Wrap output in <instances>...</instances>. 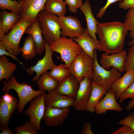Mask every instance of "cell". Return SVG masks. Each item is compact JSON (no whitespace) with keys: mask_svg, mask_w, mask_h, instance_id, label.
<instances>
[{"mask_svg":"<svg viewBox=\"0 0 134 134\" xmlns=\"http://www.w3.org/2000/svg\"><path fill=\"white\" fill-rule=\"evenodd\" d=\"M69 112V107L58 108L46 106L42 119L48 127L61 126L67 118Z\"/></svg>","mask_w":134,"mask_h":134,"instance_id":"cell-12","label":"cell"},{"mask_svg":"<svg viewBox=\"0 0 134 134\" xmlns=\"http://www.w3.org/2000/svg\"><path fill=\"white\" fill-rule=\"evenodd\" d=\"M19 100L6 92L0 97V130L8 128L11 117L14 111L18 108Z\"/></svg>","mask_w":134,"mask_h":134,"instance_id":"cell-9","label":"cell"},{"mask_svg":"<svg viewBox=\"0 0 134 134\" xmlns=\"http://www.w3.org/2000/svg\"><path fill=\"white\" fill-rule=\"evenodd\" d=\"M18 1L19 2V3H20L23 0H18Z\"/></svg>","mask_w":134,"mask_h":134,"instance_id":"cell-46","label":"cell"},{"mask_svg":"<svg viewBox=\"0 0 134 134\" xmlns=\"http://www.w3.org/2000/svg\"><path fill=\"white\" fill-rule=\"evenodd\" d=\"M92 88V78L84 77L79 83V87L72 106L77 111L84 110L89 100Z\"/></svg>","mask_w":134,"mask_h":134,"instance_id":"cell-13","label":"cell"},{"mask_svg":"<svg viewBox=\"0 0 134 134\" xmlns=\"http://www.w3.org/2000/svg\"><path fill=\"white\" fill-rule=\"evenodd\" d=\"M37 19L46 42L49 44L60 37L61 28L58 17L43 10L39 13Z\"/></svg>","mask_w":134,"mask_h":134,"instance_id":"cell-5","label":"cell"},{"mask_svg":"<svg viewBox=\"0 0 134 134\" xmlns=\"http://www.w3.org/2000/svg\"><path fill=\"white\" fill-rule=\"evenodd\" d=\"M32 22L27 18H20L10 31L0 41V44L4 46L9 53L17 57L21 52L19 43L26 29Z\"/></svg>","mask_w":134,"mask_h":134,"instance_id":"cell-2","label":"cell"},{"mask_svg":"<svg viewBox=\"0 0 134 134\" xmlns=\"http://www.w3.org/2000/svg\"><path fill=\"white\" fill-rule=\"evenodd\" d=\"M3 86L1 89L2 92H9L11 89L15 90L18 94L19 102L18 112L19 114L22 113L25 105L35 97L45 91L40 90H34L30 85L22 82L21 83L16 81L15 77L12 76L10 80H6L3 82Z\"/></svg>","mask_w":134,"mask_h":134,"instance_id":"cell-3","label":"cell"},{"mask_svg":"<svg viewBox=\"0 0 134 134\" xmlns=\"http://www.w3.org/2000/svg\"><path fill=\"white\" fill-rule=\"evenodd\" d=\"M134 98V81L129 87L120 96L119 102L122 103L126 99Z\"/></svg>","mask_w":134,"mask_h":134,"instance_id":"cell-35","label":"cell"},{"mask_svg":"<svg viewBox=\"0 0 134 134\" xmlns=\"http://www.w3.org/2000/svg\"><path fill=\"white\" fill-rule=\"evenodd\" d=\"M79 87V82L70 73L62 81L58 82L56 90L61 94L75 99Z\"/></svg>","mask_w":134,"mask_h":134,"instance_id":"cell-17","label":"cell"},{"mask_svg":"<svg viewBox=\"0 0 134 134\" xmlns=\"http://www.w3.org/2000/svg\"><path fill=\"white\" fill-rule=\"evenodd\" d=\"M47 0H23L20 3V18H27L33 22L37 20V15L43 10Z\"/></svg>","mask_w":134,"mask_h":134,"instance_id":"cell-15","label":"cell"},{"mask_svg":"<svg viewBox=\"0 0 134 134\" xmlns=\"http://www.w3.org/2000/svg\"><path fill=\"white\" fill-rule=\"evenodd\" d=\"M1 21L5 33H7L20 18V15L5 10H2L0 13Z\"/></svg>","mask_w":134,"mask_h":134,"instance_id":"cell-25","label":"cell"},{"mask_svg":"<svg viewBox=\"0 0 134 134\" xmlns=\"http://www.w3.org/2000/svg\"><path fill=\"white\" fill-rule=\"evenodd\" d=\"M53 52L60 54L62 62L65 63V67L68 68L76 56L82 50L79 45L72 38L61 37L49 44Z\"/></svg>","mask_w":134,"mask_h":134,"instance_id":"cell-4","label":"cell"},{"mask_svg":"<svg viewBox=\"0 0 134 134\" xmlns=\"http://www.w3.org/2000/svg\"><path fill=\"white\" fill-rule=\"evenodd\" d=\"M66 4L63 0H47L44 10L59 17H62L65 16L67 12Z\"/></svg>","mask_w":134,"mask_h":134,"instance_id":"cell-24","label":"cell"},{"mask_svg":"<svg viewBox=\"0 0 134 134\" xmlns=\"http://www.w3.org/2000/svg\"><path fill=\"white\" fill-rule=\"evenodd\" d=\"M73 39L85 53L94 59L95 50L101 51L98 43L89 35L86 29H85L84 32L81 35Z\"/></svg>","mask_w":134,"mask_h":134,"instance_id":"cell-21","label":"cell"},{"mask_svg":"<svg viewBox=\"0 0 134 134\" xmlns=\"http://www.w3.org/2000/svg\"><path fill=\"white\" fill-rule=\"evenodd\" d=\"M6 49L1 44H0V56L3 55H6L12 58L18 62L22 65V63L19 61L17 57H15L9 53Z\"/></svg>","mask_w":134,"mask_h":134,"instance_id":"cell-41","label":"cell"},{"mask_svg":"<svg viewBox=\"0 0 134 134\" xmlns=\"http://www.w3.org/2000/svg\"><path fill=\"white\" fill-rule=\"evenodd\" d=\"M118 125H126L132 128L134 131V113H131L126 117L119 121Z\"/></svg>","mask_w":134,"mask_h":134,"instance_id":"cell-36","label":"cell"},{"mask_svg":"<svg viewBox=\"0 0 134 134\" xmlns=\"http://www.w3.org/2000/svg\"><path fill=\"white\" fill-rule=\"evenodd\" d=\"M129 37L131 40L129 42L128 45L130 46H131L134 45V31H130Z\"/></svg>","mask_w":134,"mask_h":134,"instance_id":"cell-42","label":"cell"},{"mask_svg":"<svg viewBox=\"0 0 134 134\" xmlns=\"http://www.w3.org/2000/svg\"><path fill=\"white\" fill-rule=\"evenodd\" d=\"M45 51L43 58L39 60L35 65L28 67L27 69H26L27 72L31 74L34 72H36L35 76L32 79L34 82L37 81L43 73L51 69L56 65L52 58L53 52L50 48L49 44L46 42Z\"/></svg>","mask_w":134,"mask_h":134,"instance_id":"cell-11","label":"cell"},{"mask_svg":"<svg viewBox=\"0 0 134 134\" xmlns=\"http://www.w3.org/2000/svg\"><path fill=\"white\" fill-rule=\"evenodd\" d=\"M38 131L33 126L30 121H27L22 125L16 127L15 133L16 134H38Z\"/></svg>","mask_w":134,"mask_h":134,"instance_id":"cell-32","label":"cell"},{"mask_svg":"<svg viewBox=\"0 0 134 134\" xmlns=\"http://www.w3.org/2000/svg\"><path fill=\"white\" fill-rule=\"evenodd\" d=\"M124 23L128 31H134V8L129 9L125 16Z\"/></svg>","mask_w":134,"mask_h":134,"instance_id":"cell-33","label":"cell"},{"mask_svg":"<svg viewBox=\"0 0 134 134\" xmlns=\"http://www.w3.org/2000/svg\"><path fill=\"white\" fill-rule=\"evenodd\" d=\"M0 8L2 10H8L20 15L21 13L20 3L15 0H0Z\"/></svg>","mask_w":134,"mask_h":134,"instance_id":"cell-30","label":"cell"},{"mask_svg":"<svg viewBox=\"0 0 134 134\" xmlns=\"http://www.w3.org/2000/svg\"><path fill=\"white\" fill-rule=\"evenodd\" d=\"M16 68V65L9 62L6 57L3 55L0 57V81L3 79L7 81L12 77Z\"/></svg>","mask_w":134,"mask_h":134,"instance_id":"cell-26","label":"cell"},{"mask_svg":"<svg viewBox=\"0 0 134 134\" xmlns=\"http://www.w3.org/2000/svg\"><path fill=\"white\" fill-rule=\"evenodd\" d=\"M49 72L51 76L58 82L61 81L70 73L68 68L62 63L54 67Z\"/></svg>","mask_w":134,"mask_h":134,"instance_id":"cell-29","label":"cell"},{"mask_svg":"<svg viewBox=\"0 0 134 134\" xmlns=\"http://www.w3.org/2000/svg\"><path fill=\"white\" fill-rule=\"evenodd\" d=\"M118 5L120 8L124 10L134 8V0H124Z\"/></svg>","mask_w":134,"mask_h":134,"instance_id":"cell-39","label":"cell"},{"mask_svg":"<svg viewBox=\"0 0 134 134\" xmlns=\"http://www.w3.org/2000/svg\"><path fill=\"white\" fill-rule=\"evenodd\" d=\"M134 107V98L130 101L126 108L127 110H130Z\"/></svg>","mask_w":134,"mask_h":134,"instance_id":"cell-44","label":"cell"},{"mask_svg":"<svg viewBox=\"0 0 134 134\" xmlns=\"http://www.w3.org/2000/svg\"><path fill=\"white\" fill-rule=\"evenodd\" d=\"M116 100L114 92L110 89L97 105L95 112L101 115L106 113L108 110L121 111L122 108Z\"/></svg>","mask_w":134,"mask_h":134,"instance_id":"cell-18","label":"cell"},{"mask_svg":"<svg viewBox=\"0 0 134 134\" xmlns=\"http://www.w3.org/2000/svg\"><path fill=\"white\" fill-rule=\"evenodd\" d=\"M0 134H14L15 132H13L11 129L8 128L2 129Z\"/></svg>","mask_w":134,"mask_h":134,"instance_id":"cell-43","label":"cell"},{"mask_svg":"<svg viewBox=\"0 0 134 134\" xmlns=\"http://www.w3.org/2000/svg\"><path fill=\"white\" fill-rule=\"evenodd\" d=\"M91 95L84 110L92 113L95 112L97 105L107 93L103 86L92 82Z\"/></svg>","mask_w":134,"mask_h":134,"instance_id":"cell-23","label":"cell"},{"mask_svg":"<svg viewBox=\"0 0 134 134\" xmlns=\"http://www.w3.org/2000/svg\"><path fill=\"white\" fill-rule=\"evenodd\" d=\"M45 94V92H44L32 100L29 106L24 110L25 115L30 117L31 124L38 131L42 130L40 125L45 111L44 99Z\"/></svg>","mask_w":134,"mask_h":134,"instance_id":"cell-8","label":"cell"},{"mask_svg":"<svg viewBox=\"0 0 134 134\" xmlns=\"http://www.w3.org/2000/svg\"><path fill=\"white\" fill-rule=\"evenodd\" d=\"M111 134H134V131L130 127L126 125H123L118 129L112 132Z\"/></svg>","mask_w":134,"mask_h":134,"instance_id":"cell-38","label":"cell"},{"mask_svg":"<svg viewBox=\"0 0 134 134\" xmlns=\"http://www.w3.org/2000/svg\"><path fill=\"white\" fill-rule=\"evenodd\" d=\"M131 46L124 62V71L125 72L130 71L134 73V45Z\"/></svg>","mask_w":134,"mask_h":134,"instance_id":"cell-31","label":"cell"},{"mask_svg":"<svg viewBox=\"0 0 134 134\" xmlns=\"http://www.w3.org/2000/svg\"><path fill=\"white\" fill-rule=\"evenodd\" d=\"M83 0H65V1L68 6V10L70 12L76 13L78 9L82 5Z\"/></svg>","mask_w":134,"mask_h":134,"instance_id":"cell-34","label":"cell"},{"mask_svg":"<svg viewBox=\"0 0 134 134\" xmlns=\"http://www.w3.org/2000/svg\"><path fill=\"white\" fill-rule=\"evenodd\" d=\"M94 60L82 50L68 68L70 73L73 75L80 83L85 77L92 78Z\"/></svg>","mask_w":134,"mask_h":134,"instance_id":"cell-7","label":"cell"},{"mask_svg":"<svg viewBox=\"0 0 134 134\" xmlns=\"http://www.w3.org/2000/svg\"><path fill=\"white\" fill-rule=\"evenodd\" d=\"M109 54L104 53L101 55L100 60V65L107 70L113 67L122 73L124 71V64L127 55L126 51L122 50L119 52Z\"/></svg>","mask_w":134,"mask_h":134,"instance_id":"cell-14","label":"cell"},{"mask_svg":"<svg viewBox=\"0 0 134 134\" xmlns=\"http://www.w3.org/2000/svg\"><path fill=\"white\" fill-rule=\"evenodd\" d=\"M5 33L2 27L1 22L0 21V41L5 35Z\"/></svg>","mask_w":134,"mask_h":134,"instance_id":"cell-45","label":"cell"},{"mask_svg":"<svg viewBox=\"0 0 134 134\" xmlns=\"http://www.w3.org/2000/svg\"><path fill=\"white\" fill-rule=\"evenodd\" d=\"M128 31L124 23L118 21L98 22L96 34L101 51L110 54L122 51Z\"/></svg>","mask_w":134,"mask_h":134,"instance_id":"cell-1","label":"cell"},{"mask_svg":"<svg viewBox=\"0 0 134 134\" xmlns=\"http://www.w3.org/2000/svg\"><path fill=\"white\" fill-rule=\"evenodd\" d=\"M20 51L22 56L26 60L32 59L35 57L36 53L35 50L34 41L31 35L28 34L25 38Z\"/></svg>","mask_w":134,"mask_h":134,"instance_id":"cell-28","label":"cell"},{"mask_svg":"<svg viewBox=\"0 0 134 134\" xmlns=\"http://www.w3.org/2000/svg\"><path fill=\"white\" fill-rule=\"evenodd\" d=\"M97 50H95L94 52L93 73L92 81L103 86L107 92L110 90L113 82L122 76V72L114 67H111L109 70L102 67L98 61Z\"/></svg>","mask_w":134,"mask_h":134,"instance_id":"cell-6","label":"cell"},{"mask_svg":"<svg viewBox=\"0 0 134 134\" xmlns=\"http://www.w3.org/2000/svg\"><path fill=\"white\" fill-rule=\"evenodd\" d=\"M124 0H107L105 5L101 8L99 10L96 15V17L98 18H101L105 13L108 7L112 4L118 1H122Z\"/></svg>","mask_w":134,"mask_h":134,"instance_id":"cell-37","label":"cell"},{"mask_svg":"<svg viewBox=\"0 0 134 134\" xmlns=\"http://www.w3.org/2000/svg\"><path fill=\"white\" fill-rule=\"evenodd\" d=\"M75 99L58 93L56 89L45 94L44 103L46 106L58 108L69 107L72 106Z\"/></svg>","mask_w":134,"mask_h":134,"instance_id":"cell-16","label":"cell"},{"mask_svg":"<svg viewBox=\"0 0 134 134\" xmlns=\"http://www.w3.org/2000/svg\"><path fill=\"white\" fill-rule=\"evenodd\" d=\"M60 25L61 35L73 39L82 34L85 29L78 19L71 16L58 17Z\"/></svg>","mask_w":134,"mask_h":134,"instance_id":"cell-10","label":"cell"},{"mask_svg":"<svg viewBox=\"0 0 134 134\" xmlns=\"http://www.w3.org/2000/svg\"><path fill=\"white\" fill-rule=\"evenodd\" d=\"M25 33L31 36L34 41L35 50L36 54L41 55L45 50L46 42L38 20L33 22L26 29Z\"/></svg>","mask_w":134,"mask_h":134,"instance_id":"cell-19","label":"cell"},{"mask_svg":"<svg viewBox=\"0 0 134 134\" xmlns=\"http://www.w3.org/2000/svg\"><path fill=\"white\" fill-rule=\"evenodd\" d=\"M58 82L53 78L47 71L43 73L37 81L39 90L49 92L56 89Z\"/></svg>","mask_w":134,"mask_h":134,"instance_id":"cell-27","label":"cell"},{"mask_svg":"<svg viewBox=\"0 0 134 134\" xmlns=\"http://www.w3.org/2000/svg\"><path fill=\"white\" fill-rule=\"evenodd\" d=\"M80 133L81 134H93L91 129V123L86 122L83 124Z\"/></svg>","mask_w":134,"mask_h":134,"instance_id":"cell-40","label":"cell"},{"mask_svg":"<svg viewBox=\"0 0 134 134\" xmlns=\"http://www.w3.org/2000/svg\"><path fill=\"white\" fill-rule=\"evenodd\" d=\"M134 81V73L127 71L123 76L118 79L112 84L111 89L115 95L117 100L120 95Z\"/></svg>","mask_w":134,"mask_h":134,"instance_id":"cell-22","label":"cell"},{"mask_svg":"<svg viewBox=\"0 0 134 134\" xmlns=\"http://www.w3.org/2000/svg\"><path fill=\"white\" fill-rule=\"evenodd\" d=\"M84 15L87 22L86 30L89 35L98 43L96 35L98 22L94 17L89 0H86L79 8Z\"/></svg>","mask_w":134,"mask_h":134,"instance_id":"cell-20","label":"cell"}]
</instances>
